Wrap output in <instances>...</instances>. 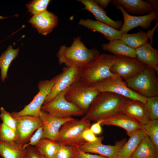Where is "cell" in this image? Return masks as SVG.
Returning a JSON list of instances; mask_svg holds the SVG:
<instances>
[{
  "label": "cell",
  "instance_id": "cell-1",
  "mask_svg": "<svg viewBox=\"0 0 158 158\" xmlns=\"http://www.w3.org/2000/svg\"><path fill=\"white\" fill-rule=\"evenodd\" d=\"M99 51L95 48L88 49L84 44L80 37L73 39L71 45L61 46L56 54L59 64L66 67L82 68L94 61L99 55Z\"/></svg>",
  "mask_w": 158,
  "mask_h": 158
},
{
  "label": "cell",
  "instance_id": "cell-2",
  "mask_svg": "<svg viewBox=\"0 0 158 158\" xmlns=\"http://www.w3.org/2000/svg\"><path fill=\"white\" fill-rule=\"evenodd\" d=\"M123 96L109 92H99L90 104L83 118L98 121L121 111L126 99Z\"/></svg>",
  "mask_w": 158,
  "mask_h": 158
},
{
  "label": "cell",
  "instance_id": "cell-3",
  "mask_svg": "<svg viewBox=\"0 0 158 158\" xmlns=\"http://www.w3.org/2000/svg\"><path fill=\"white\" fill-rule=\"evenodd\" d=\"M114 56L102 54L81 68L80 79L89 85L116 75L111 71Z\"/></svg>",
  "mask_w": 158,
  "mask_h": 158
},
{
  "label": "cell",
  "instance_id": "cell-4",
  "mask_svg": "<svg viewBox=\"0 0 158 158\" xmlns=\"http://www.w3.org/2000/svg\"><path fill=\"white\" fill-rule=\"evenodd\" d=\"M157 73L154 68L146 66L138 74L124 81L130 89L142 96L149 98L158 96Z\"/></svg>",
  "mask_w": 158,
  "mask_h": 158
},
{
  "label": "cell",
  "instance_id": "cell-5",
  "mask_svg": "<svg viewBox=\"0 0 158 158\" xmlns=\"http://www.w3.org/2000/svg\"><path fill=\"white\" fill-rule=\"evenodd\" d=\"M90 121L83 117L68 121L61 126L55 141L60 145L79 147L87 142L82 134L90 128Z\"/></svg>",
  "mask_w": 158,
  "mask_h": 158
},
{
  "label": "cell",
  "instance_id": "cell-6",
  "mask_svg": "<svg viewBox=\"0 0 158 158\" xmlns=\"http://www.w3.org/2000/svg\"><path fill=\"white\" fill-rule=\"evenodd\" d=\"M99 93L80 78L73 83L66 90V99L78 107L85 114L96 96Z\"/></svg>",
  "mask_w": 158,
  "mask_h": 158
},
{
  "label": "cell",
  "instance_id": "cell-7",
  "mask_svg": "<svg viewBox=\"0 0 158 158\" xmlns=\"http://www.w3.org/2000/svg\"><path fill=\"white\" fill-rule=\"evenodd\" d=\"M66 90L59 93L50 101L44 104L41 110L61 118L84 115L85 113L78 107L66 99L64 95Z\"/></svg>",
  "mask_w": 158,
  "mask_h": 158
},
{
  "label": "cell",
  "instance_id": "cell-8",
  "mask_svg": "<svg viewBox=\"0 0 158 158\" xmlns=\"http://www.w3.org/2000/svg\"><path fill=\"white\" fill-rule=\"evenodd\" d=\"M91 85L99 92H111L126 98L140 101L144 104L147 98L137 94L130 89L125 81L117 75Z\"/></svg>",
  "mask_w": 158,
  "mask_h": 158
},
{
  "label": "cell",
  "instance_id": "cell-9",
  "mask_svg": "<svg viewBox=\"0 0 158 158\" xmlns=\"http://www.w3.org/2000/svg\"><path fill=\"white\" fill-rule=\"evenodd\" d=\"M114 60L111 66L112 73L124 81L133 78L141 71L146 65L136 58L114 55Z\"/></svg>",
  "mask_w": 158,
  "mask_h": 158
},
{
  "label": "cell",
  "instance_id": "cell-10",
  "mask_svg": "<svg viewBox=\"0 0 158 158\" xmlns=\"http://www.w3.org/2000/svg\"><path fill=\"white\" fill-rule=\"evenodd\" d=\"M59 76L58 74L49 80L40 81L37 85L39 92L32 101L22 110L18 112H13L14 113L19 116L28 115L39 117L41 107Z\"/></svg>",
  "mask_w": 158,
  "mask_h": 158
},
{
  "label": "cell",
  "instance_id": "cell-11",
  "mask_svg": "<svg viewBox=\"0 0 158 158\" xmlns=\"http://www.w3.org/2000/svg\"><path fill=\"white\" fill-rule=\"evenodd\" d=\"M17 122V138L16 141L22 145L27 143L34 132L42 125L39 117L25 115L19 116L11 113Z\"/></svg>",
  "mask_w": 158,
  "mask_h": 158
},
{
  "label": "cell",
  "instance_id": "cell-12",
  "mask_svg": "<svg viewBox=\"0 0 158 158\" xmlns=\"http://www.w3.org/2000/svg\"><path fill=\"white\" fill-rule=\"evenodd\" d=\"M81 69V68L75 67L64 68L47 97L44 104L50 101L59 93L67 90L73 83L80 78Z\"/></svg>",
  "mask_w": 158,
  "mask_h": 158
},
{
  "label": "cell",
  "instance_id": "cell-13",
  "mask_svg": "<svg viewBox=\"0 0 158 158\" xmlns=\"http://www.w3.org/2000/svg\"><path fill=\"white\" fill-rule=\"evenodd\" d=\"M116 8L121 11L123 17L124 21L120 30L122 34L127 33L132 29L137 27L147 29L150 27L153 21L158 20V12L155 10L149 14L137 16L126 13L121 5L116 6Z\"/></svg>",
  "mask_w": 158,
  "mask_h": 158
},
{
  "label": "cell",
  "instance_id": "cell-14",
  "mask_svg": "<svg viewBox=\"0 0 158 158\" xmlns=\"http://www.w3.org/2000/svg\"><path fill=\"white\" fill-rule=\"evenodd\" d=\"M103 137L98 140L92 142H87L78 147L82 151L101 155L108 158H117L119 150L126 142L127 139L123 138L117 141L114 145H105L102 143Z\"/></svg>",
  "mask_w": 158,
  "mask_h": 158
},
{
  "label": "cell",
  "instance_id": "cell-15",
  "mask_svg": "<svg viewBox=\"0 0 158 158\" xmlns=\"http://www.w3.org/2000/svg\"><path fill=\"white\" fill-rule=\"evenodd\" d=\"M43 127L42 138L55 140L61 126L66 122L74 119L73 117L59 118L41 110L39 115Z\"/></svg>",
  "mask_w": 158,
  "mask_h": 158
},
{
  "label": "cell",
  "instance_id": "cell-16",
  "mask_svg": "<svg viewBox=\"0 0 158 158\" xmlns=\"http://www.w3.org/2000/svg\"><path fill=\"white\" fill-rule=\"evenodd\" d=\"M99 121L102 125H114L124 129L129 137L141 129L142 126L137 121L121 111Z\"/></svg>",
  "mask_w": 158,
  "mask_h": 158
},
{
  "label": "cell",
  "instance_id": "cell-17",
  "mask_svg": "<svg viewBox=\"0 0 158 158\" xmlns=\"http://www.w3.org/2000/svg\"><path fill=\"white\" fill-rule=\"evenodd\" d=\"M121 111L142 125L150 121L145 104L138 100L126 98L122 105Z\"/></svg>",
  "mask_w": 158,
  "mask_h": 158
},
{
  "label": "cell",
  "instance_id": "cell-18",
  "mask_svg": "<svg viewBox=\"0 0 158 158\" xmlns=\"http://www.w3.org/2000/svg\"><path fill=\"white\" fill-rule=\"evenodd\" d=\"M58 18L53 13L45 11L33 16L29 22L39 33L46 35L51 32L57 25Z\"/></svg>",
  "mask_w": 158,
  "mask_h": 158
},
{
  "label": "cell",
  "instance_id": "cell-19",
  "mask_svg": "<svg viewBox=\"0 0 158 158\" xmlns=\"http://www.w3.org/2000/svg\"><path fill=\"white\" fill-rule=\"evenodd\" d=\"M78 24L93 31L100 33L109 41L116 39H120L122 34L120 30L104 23L90 19H80Z\"/></svg>",
  "mask_w": 158,
  "mask_h": 158
},
{
  "label": "cell",
  "instance_id": "cell-20",
  "mask_svg": "<svg viewBox=\"0 0 158 158\" xmlns=\"http://www.w3.org/2000/svg\"><path fill=\"white\" fill-rule=\"evenodd\" d=\"M78 1L84 5L85 7L82 9L86 10L92 13L96 20L105 23L117 30L121 29L123 24L122 21L118 20L114 21L110 18L107 15V13L104 9L95 0H78Z\"/></svg>",
  "mask_w": 158,
  "mask_h": 158
},
{
  "label": "cell",
  "instance_id": "cell-21",
  "mask_svg": "<svg viewBox=\"0 0 158 158\" xmlns=\"http://www.w3.org/2000/svg\"><path fill=\"white\" fill-rule=\"evenodd\" d=\"M114 6L120 5L128 13L133 15H146L154 10L153 6L146 0H112L111 2Z\"/></svg>",
  "mask_w": 158,
  "mask_h": 158
},
{
  "label": "cell",
  "instance_id": "cell-22",
  "mask_svg": "<svg viewBox=\"0 0 158 158\" xmlns=\"http://www.w3.org/2000/svg\"><path fill=\"white\" fill-rule=\"evenodd\" d=\"M136 58L146 66L154 68L158 73V50L148 42L135 49Z\"/></svg>",
  "mask_w": 158,
  "mask_h": 158
},
{
  "label": "cell",
  "instance_id": "cell-23",
  "mask_svg": "<svg viewBox=\"0 0 158 158\" xmlns=\"http://www.w3.org/2000/svg\"><path fill=\"white\" fill-rule=\"evenodd\" d=\"M103 49L113 54L114 55H120L136 57L135 49L125 44L120 39L110 41L108 43L101 45Z\"/></svg>",
  "mask_w": 158,
  "mask_h": 158
},
{
  "label": "cell",
  "instance_id": "cell-24",
  "mask_svg": "<svg viewBox=\"0 0 158 158\" xmlns=\"http://www.w3.org/2000/svg\"><path fill=\"white\" fill-rule=\"evenodd\" d=\"M146 135L142 128L130 136L128 140L119 150L117 158H128L131 156Z\"/></svg>",
  "mask_w": 158,
  "mask_h": 158
},
{
  "label": "cell",
  "instance_id": "cell-25",
  "mask_svg": "<svg viewBox=\"0 0 158 158\" xmlns=\"http://www.w3.org/2000/svg\"><path fill=\"white\" fill-rule=\"evenodd\" d=\"M131 156L134 158H158V148L146 135Z\"/></svg>",
  "mask_w": 158,
  "mask_h": 158
},
{
  "label": "cell",
  "instance_id": "cell-26",
  "mask_svg": "<svg viewBox=\"0 0 158 158\" xmlns=\"http://www.w3.org/2000/svg\"><path fill=\"white\" fill-rule=\"evenodd\" d=\"M26 151L23 145L16 141L4 142L0 140V155L3 158H24Z\"/></svg>",
  "mask_w": 158,
  "mask_h": 158
},
{
  "label": "cell",
  "instance_id": "cell-27",
  "mask_svg": "<svg viewBox=\"0 0 158 158\" xmlns=\"http://www.w3.org/2000/svg\"><path fill=\"white\" fill-rule=\"evenodd\" d=\"M19 48L14 49L9 46L6 50L2 53L0 56L1 78L2 81L4 82L7 78V72L11 62L18 56Z\"/></svg>",
  "mask_w": 158,
  "mask_h": 158
},
{
  "label": "cell",
  "instance_id": "cell-28",
  "mask_svg": "<svg viewBox=\"0 0 158 158\" xmlns=\"http://www.w3.org/2000/svg\"><path fill=\"white\" fill-rule=\"evenodd\" d=\"M150 36L142 30L132 34H122L120 40L129 47L135 49L147 42Z\"/></svg>",
  "mask_w": 158,
  "mask_h": 158
},
{
  "label": "cell",
  "instance_id": "cell-29",
  "mask_svg": "<svg viewBox=\"0 0 158 158\" xmlns=\"http://www.w3.org/2000/svg\"><path fill=\"white\" fill-rule=\"evenodd\" d=\"M59 146L56 141L42 138L35 147L45 158H52Z\"/></svg>",
  "mask_w": 158,
  "mask_h": 158
},
{
  "label": "cell",
  "instance_id": "cell-30",
  "mask_svg": "<svg viewBox=\"0 0 158 158\" xmlns=\"http://www.w3.org/2000/svg\"><path fill=\"white\" fill-rule=\"evenodd\" d=\"M142 128L146 135L158 148V119L150 121L142 125Z\"/></svg>",
  "mask_w": 158,
  "mask_h": 158
},
{
  "label": "cell",
  "instance_id": "cell-31",
  "mask_svg": "<svg viewBox=\"0 0 158 158\" xmlns=\"http://www.w3.org/2000/svg\"><path fill=\"white\" fill-rule=\"evenodd\" d=\"M49 0H34L26 4L28 11L33 16L47 11Z\"/></svg>",
  "mask_w": 158,
  "mask_h": 158
},
{
  "label": "cell",
  "instance_id": "cell-32",
  "mask_svg": "<svg viewBox=\"0 0 158 158\" xmlns=\"http://www.w3.org/2000/svg\"><path fill=\"white\" fill-rule=\"evenodd\" d=\"M145 105L150 120L158 119V96L147 98Z\"/></svg>",
  "mask_w": 158,
  "mask_h": 158
},
{
  "label": "cell",
  "instance_id": "cell-33",
  "mask_svg": "<svg viewBox=\"0 0 158 158\" xmlns=\"http://www.w3.org/2000/svg\"><path fill=\"white\" fill-rule=\"evenodd\" d=\"M16 132L2 123H0V140L4 142L16 141Z\"/></svg>",
  "mask_w": 158,
  "mask_h": 158
},
{
  "label": "cell",
  "instance_id": "cell-34",
  "mask_svg": "<svg viewBox=\"0 0 158 158\" xmlns=\"http://www.w3.org/2000/svg\"><path fill=\"white\" fill-rule=\"evenodd\" d=\"M52 158H76L74 147L60 145Z\"/></svg>",
  "mask_w": 158,
  "mask_h": 158
},
{
  "label": "cell",
  "instance_id": "cell-35",
  "mask_svg": "<svg viewBox=\"0 0 158 158\" xmlns=\"http://www.w3.org/2000/svg\"><path fill=\"white\" fill-rule=\"evenodd\" d=\"M0 118L3 123L15 131L16 133L17 122L11 113L3 107L0 108Z\"/></svg>",
  "mask_w": 158,
  "mask_h": 158
},
{
  "label": "cell",
  "instance_id": "cell-36",
  "mask_svg": "<svg viewBox=\"0 0 158 158\" xmlns=\"http://www.w3.org/2000/svg\"><path fill=\"white\" fill-rule=\"evenodd\" d=\"M43 129L42 125L37 129L34 133L30 138L28 142L23 145V147L26 148L29 146H36L42 139Z\"/></svg>",
  "mask_w": 158,
  "mask_h": 158
},
{
  "label": "cell",
  "instance_id": "cell-37",
  "mask_svg": "<svg viewBox=\"0 0 158 158\" xmlns=\"http://www.w3.org/2000/svg\"><path fill=\"white\" fill-rule=\"evenodd\" d=\"M26 149L24 158H45L41 154L35 146H29Z\"/></svg>",
  "mask_w": 158,
  "mask_h": 158
},
{
  "label": "cell",
  "instance_id": "cell-38",
  "mask_svg": "<svg viewBox=\"0 0 158 158\" xmlns=\"http://www.w3.org/2000/svg\"><path fill=\"white\" fill-rule=\"evenodd\" d=\"M76 158H108L107 157L97 154H92L86 153L81 151L78 147H74Z\"/></svg>",
  "mask_w": 158,
  "mask_h": 158
},
{
  "label": "cell",
  "instance_id": "cell-39",
  "mask_svg": "<svg viewBox=\"0 0 158 158\" xmlns=\"http://www.w3.org/2000/svg\"><path fill=\"white\" fill-rule=\"evenodd\" d=\"M100 137H97L91 130L90 128L84 130L82 134L83 139L86 142H92L97 141L99 139Z\"/></svg>",
  "mask_w": 158,
  "mask_h": 158
},
{
  "label": "cell",
  "instance_id": "cell-40",
  "mask_svg": "<svg viewBox=\"0 0 158 158\" xmlns=\"http://www.w3.org/2000/svg\"><path fill=\"white\" fill-rule=\"evenodd\" d=\"M90 128L95 134H99L102 132V129L100 122L98 121L92 124Z\"/></svg>",
  "mask_w": 158,
  "mask_h": 158
},
{
  "label": "cell",
  "instance_id": "cell-41",
  "mask_svg": "<svg viewBox=\"0 0 158 158\" xmlns=\"http://www.w3.org/2000/svg\"><path fill=\"white\" fill-rule=\"evenodd\" d=\"M95 1L103 8H106L111 2V0H96Z\"/></svg>",
  "mask_w": 158,
  "mask_h": 158
},
{
  "label": "cell",
  "instance_id": "cell-42",
  "mask_svg": "<svg viewBox=\"0 0 158 158\" xmlns=\"http://www.w3.org/2000/svg\"><path fill=\"white\" fill-rule=\"evenodd\" d=\"M146 1L153 6L154 10L157 11L158 2L157 0H147Z\"/></svg>",
  "mask_w": 158,
  "mask_h": 158
},
{
  "label": "cell",
  "instance_id": "cell-43",
  "mask_svg": "<svg viewBox=\"0 0 158 158\" xmlns=\"http://www.w3.org/2000/svg\"><path fill=\"white\" fill-rule=\"evenodd\" d=\"M7 17H3L0 16V20L6 18Z\"/></svg>",
  "mask_w": 158,
  "mask_h": 158
},
{
  "label": "cell",
  "instance_id": "cell-44",
  "mask_svg": "<svg viewBox=\"0 0 158 158\" xmlns=\"http://www.w3.org/2000/svg\"><path fill=\"white\" fill-rule=\"evenodd\" d=\"M128 158H134L133 157H132L131 156H130V157H128Z\"/></svg>",
  "mask_w": 158,
  "mask_h": 158
}]
</instances>
